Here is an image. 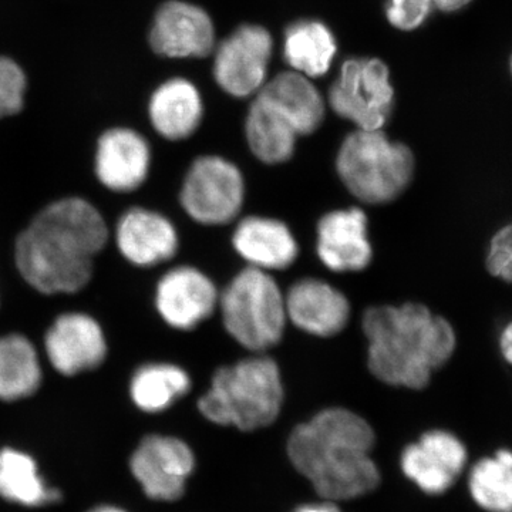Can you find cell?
Wrapping results in <instances>:
<instances>
[{
  "label": "cell",
  "instance_id": "6da1fadb",
  "mask_svg": "<svg viewBox=\"0 0 512 512\" xmlns=\"http://www.w3.org/2000/svg\"><path fill=\"white\" fill-rule=\"evenodd\" d=\"M109 241L100 211L83 198L47 205L16 241L20 275L45 295L79 292L89 284L93 261Z\"/></svg>",
  "mask_w": 512,
  "mask_h": 512
},
{
  "label": "cell",
  "instance_id": "7a4b0ae2",
  "mask_svg": "<svg viewBox=\"0 0 512 512\" xmlns=\"http://www.w3.org/2000/svg\"><path fill=\"white\" fill-rule=\"evenodd\" d=\"M375 433L362 417L328 409L296 427L289 437L293 467L328 501L352 500L375 490L380 474L370 451Z\"/></svg>",
  "mask_w": 512,
  "mask_h": 512
},
{
  "label": "cell",
  "instance_id": "3957f363",
  "mask_svg": "<svg viewBox=\"0 0 512 512\" xmlns=\"http://www.w3.org/2000/svg\"><path fill=\"white\" fill-rule=\"evenodd\" d=\"M367 366L380 382L421 390L456 350L446 319L420 303L375 306L363 316Z\"/></svg>",
  "mask_w": 512,
  "mask_h": 512
},
{
  "label": "cell",
  "instance_id": "277c9868",
  "mask_svg": "<svg viewBox=\"0 0 512 512\" xmlns=\"http://www.w3.org/2000/svg\"><path fill=\"white\" fill-rule=\"evenodd\" d=\"M282 403L281 370L271 357L255 356L221 367L197 406L211 423L254 431L275 423Z\"/></svg>",
  "mask_w": 512,
  "mask_h": 512
},
{
  "label": "cell",
  "instance_id": "5b68a950",
  "mask_svg": "<svg viewBox=\"0 0 512 512\" xmlns=\"http://www.w3.org/2000/svg\"><path fill=\"white\" fill-rule=\"evenodd\" d=\"M412 150L382 130H356L343 141L336 171L350 194L363 204L382 205L399 198L412 183Z\"/></svg>",
  "mask_w": 512,
  "mask_h": 512
},
{
  "label": "cell",
  "instance_id": "8992f818",
  "mask_svg": "<svg viewBox=\"0 0 512 512\" xmlns=\"http://www.w3.org/2000/svg\"><path fill=\"white\" fill-rule=\"evenodd\" d=\"M222 323L239 345L262 353L284 336L285 296L268 272L248 266L220 295Z\"/></svg>",
  "mask_w": 512,
  "mask_h": 512
},
{
  "label": "cell",
  "instance_id": "52a82bcc",
  "mask_svg": "<svg viewBox=\"0 0 512 512\" xmlns=\"http://www.w3.org/2000/svg\"><path fill=\"white\" fill-rule=\"evenodd\" d=\"M197 460L187 441L170 433L144 434L128 458V470L146 498L177 503L187 494Z\"/></svg>",
  "mask_w": 512,
  "mask_h": 512
},
{
  "label": "cell",
  "instance_id": "ba28073f",
  "mask_svg": "<svg viewBox=\"0 0 512 512\" xmlns=\"http://www.w3.org/2000/svg\"><path fill=\"white\" fill-rule=\"evenodd\" d=\"M329 103L357 130H382L392 114L394 90L386 64L379 59H349L330 87Z\"/></svg>",
  "mask_w": 512,
  "mask_h": 512
},
{
  "label": "cell",
  "instance_id": "9c48e42d",
  "mask_svg": "<svg viewBox=\"0 0 512 512\" xmlns=\"http://www.w3.org/2000/svg\"><path fill=\"white\" fill-rule=\"evenodd\" d=\"M245 198L241 170L217 156L197 158L185 175L181 205L192 220L204 225L234 221Z\"/></svg>",
  "mask_w": 512,
  "mask_h": 512
},
{
  "label": "cell",
  "instance_id": "30bf717a",
  "mask_svg": "<svg viewBox=\"0 0 512 512\" xmlns=\"http://www.w3.org/2000/svg\"><path fill=\"white\" fill-rule=\"evenodd\" d=\"M271 33L258 25H244L221 43L215 53L218 86L234 97H248L265 84L271 62Z\"/></svg>",
  "mask_w": 512,
  "mask_h": 512
},
{
  "label": "cell",
  "instance_id": "8fae6325",
  "mask_svg": "<svg viewBox=\"0 0 512 512\" xmlns=\"http://www.w3.org/2000/svg\"><path fill=\"white\" fill-rule=\"evenodd\" d=\"M50 365L64 377H74L101 366L107 356V342L96 319L86 313H64L53 322L45 336Z\"/></svg>",
  "mask_w": 512,
  "mask_h": 512
},
{
  "label": "cell",
  "instance_id": "7c38bea8",
  "mask_svg": "<svg viewBox=\"0 0 512 512\" xmlns=\"http://www.w3.org/2000/svg\"><path fill=\"white\" fill-rule=\"evenodd\" d=\"M218 301L214 282L192 266L171 269L157 285V311L174 329L197 328L214 313Z\"/></svg>",
  "mask_w": 512,
  "mask_h": 512
},
{
  "label": "cell",
  "instance_id": "4fadbf2b",
  "mask_svg": "<svg viewBox=\"0 0 512 512\" xmlns=\"http://www.w3.org/2000/svg\"><path fill=\"white\" fill-rule=\"evenodd\" d=\"M150 45L157 55L205 57L215 46L214 23L204 9L191 3H164L150 32Z\"/></svg>",
  "mask_w": 512,
  "mask_h": 512
},
{
  "label": "cell",
  "instance_id": "5bb4252c",
  "mask_svg": "<svg viewBox=\"0 0 512 512\" xmlns=\"http://www.w3.org/2000/svg\"><path fill=\"white\" fill-rule=\"evenodd\" d=\"M467 451L447 431H429L403 451L402 468L410 480L429 494L447 491L466 467Z\"/></svg>",
  "mask_w": 512,
  "mask_h": 512
},
{
  "label": "cell",
  "instance_id": "9a60e30c",
  "mask_svg": "<svg viewBox=\"0 0 512 512\" xmlns=\"http://www.w3.org/2000/svg\"><path fill=\"white\" fill-rule=\"evenodd\" d=\"M318 255L338 274L360 272L369 266L373 249L367 237V217L360 208L329 212L318 225Z\"/></svg>",
  "mask_w": 512,
  "mask_h": 512
},
{
  "label": "cell",
  "instance_id": "2e32d148",
  "mask_svg": "<svg viewBox=\"0 0 512 512\" xmlns=\"http://www.w3.org/2000/svg\"><path fill=\"white\" fill-rule=\"evenodd\" d=\"M286 315L309 335L330 338L346 328L350 303L339 289L320 279L296 282L285 296Z\"/></svg>",
  "mask_w": 512,
  "mask_h": 512
},
{
  "label": "cell",
  "instance_id": "e0dca14e",
  "mask_svg": "<svg viewBox=\"0 0 512 512\" xmlns=\"http://www.w3.org/2000/svg\"><path fill=\"white\" fill-rule=\"evenodd\" d=\"M151 150L146 138L130 128H113L97 144L96 174L104 187L116 192L137 190L147 180Z\"/></svg>",
  "mask_w": 512,
  "mask_h": 512
},
{
  "label": "cell",
  "instance_id": "ac0fdd59",
  "mask_svg": "<svg viewBox=\"0 0 512 512\" xmlns=\"http://www.w3.org/2000/svg\"><path fill=\"white\" fill-rule=\"evenodd\" d=\"M117 247L130 264L148 268L163 264L177 254L178 234L164 215L146 208H133L120 218Z\"/></svg>",
  "mask_w": 512,
  "mask_h": 512
},
{
  "label": "cell",
  "instance_id": "d6986e66",
  "mask_svg": "<svg viewBox=\"0 0 512 512\" xmlns=\"http://www.w3.org/2000/svg\"><path fill=\"white\" fill-rule=\"evenodd\" d=\"M232 244L249 266L265 272L288 268L299 254L291 229L274 218H245L235 229Z\"/></svg>",
  "mask_w": 512,
  "mask_h": 512
},
{
  "label": "cell",
  "instance_id": "ffe728a7",
  "mask_svg": "<svg viewBox=\"0 0 512 512\" xmlns=\"http://www.w3.org/2000/svg\"><path fill=\"white\" fill-rule=\"evenodd\" d=\"M0 500L22 508H42L62 501V493L47 483L39 463L22 448L0 447Z\"/></svg>",
  "mask_w": 512,
  "mask_h": 512
},
{
  "label": "cell",
  "instance_id": "44dd1931",
  "mask_svg": "<svg viewBox=\"0 0 512 512\" xmlns=\"http://www.w3.org/2000/svg\"><path fill=\"white\" fill-rule=\"evenodd\" d=\"M204 106L197 87L185 79L168 80L154 92L150 119L158 134L171 141L185 140L200 127Z\"/></svg>",
  "mask_w": 512,
  "mask_h": 512
},
{
  "label": "cell",
  "instance_id": "7402d4cb",
  "mask_svg": "<svg viewBox=\"0 0 512 512\" xmlns=\"http://www.w3.org/2000/svg\"><path fill=\"white\" fill-rule=\"evenodd\" d=\"M259 94L284 114L298 136L315 133L325 119V101L309 77L303 74H278Z\"/></svg>",
  "mask_w": 512,
  "mask_h": 512
},
{
  "label": "cell",
  "instance_id": "603a6c76",
  "mask_svg": "<svg viewBox=\"0 0 512 512\" xmlns=\"http://www.w3.org/2000/svg\"><path fill=\"white\" fill-rule=\"evenodd\" d=\"M245 134L254 156L271 165L291 160L299 137L284 114L261 94L249 107Z\"/></svg>",
  "mask_w": 512,
  "mask_h": 512
},
{
  "label": "cell",
  "instance_id": "cb8c5ba5",
  "mask_svg": "<svg viewBox=\"0 0 512 512\" xmlns=\"http://www.w3.org/2000/svg\"><path fill=\"white\" fill-rule=\"evenodd\" d=\"M191 390V379L180 366L150 363L138 367L128 384V400L138 412L158 416Z\"/></svg>",
  "mask_w": 512,
  "mask_h": 512
},
{
  "label": "cell",
  "instance_id": "d4e9b609",
  "mask_svg": "<svg viewBox=\"0 0 512 512\" xmlns=\"http://www.w3.org/2000/svg\"><path fill=\"white\" fill-rule=\"evenodd\" d=\"M43 372L35 346L13 333L0 338V402L32 399L42 389Z\"/></svg>",
  "mask_w": 512,
  "mask_h": 512
},
{
  "label": "cell",
  "instance_id": "484cf974",
  "mask_svg": "<svg viewBox=\"0 0 512 512\" xmlns=\"http://www.w3.org/2000/svg\"><path fill=\"white\" fill-rule=\"evenodd\" d=\"M336 52L332 30L319 20H298L286 29L284 57L293 72L306 77L325 76Z\"/></svg>",
  "mask_w": 512,
  "mask_h": 512
},
{
  "label": "cell",
  "instance_id": "4316f807",
  "mask_svg": "<svg viewBox=\"0 0 512 512\" xmlns=\"http://www.w3.org/2000/svg\"><path fill=\"white\" fill-rule=\"evenodd\" d=\"M474 501L488 512H512V453L498 451L494 458H484L470 474Z\"/></svg>",
  "mask_w": 512,
  "mask_h": 512
},
{
  "label": "cell",
  "instance_id": "83f0119b",
  "mask_svg": "<svg viewBox=\"0 0 512 512\" xmlns=\"http://www.w3.org/2000/svg\"><path fill=\"white\" fill-rule=\"evenodd\" d=\"M26 77L18 64L0 57V119L15 116L23 107Z\"/></svg>",
  "mask_w": 512,
  "mask_h": 512
},
{
  "label": "cell",
  "instance_id": "f1b7e54d",
  "mask_svg": "<svg viewBox=\"0 0 512 512\" xmlns=\"http://www.w3.org/2000/svg\"><path fill=\"white\" fill-rule=\"evenodd\" d=\"M433 6L434 0H389L386 16L394 28L414 30L426 22Z\"/></svg>",
  "mask_w": 512,
  "mask_h": 512
},
{
  "label": "cell",
  "instance_id": "f546056e",
  "mask_svg": "<svg viewBox=\"0 0 512 512\" xmlns=\"http://www.w3.org/2000/svg\"><path fill=\"white\" fill-rule=\"evenodd\" d=\"M487 268L495 278L512 285V224L501 228L491 239Z\"/></svg>",
  "mask_w": 512,
  "mask_h": 512
},
{
  "label": "cell",
  "instance_id": "4dcf8cb0",
  "mask_svg": "<svg viewBox=\"0 0 512 512\" xmlns=\"http://www.w3.org/2000/svg\"><path fill=\"white\" fill-rule=\"evenodd\" d=\"M500 346L505 360L512 365V322L501 335Z\"/></svg>",
  "mask_w": 512,
  "mask_h": 512
},
{
  "label": "cell",
  "instance_id": "1f68e13d",
  "mask_svg": "<svg viewBox=\"0 0 512 512\" xmlns=\"http://www.w3.org/2000/svg\"><path fill=\"white\" fill-rule=\"evenodd\" d=\"M470 2L471 0H434V6L443 12H456Z\"/></svg>",
  "mask_w": 512,
  "mask_h": 512
},
{
  "label": "cell",
  "instance_id": "d6a6232c",
  "mask_svg": "<svg viewBox=\"0 0 512 512\" xmlns=\"http://www.w3.org/2000/svg\"><path fill=\"white\" fill-rule=\"evenodd\" d=\"M295 512H340L336 505L325 503L318 505H305V507L299 508Z\"/></svg>",
  "mask_w": 512,
  "mask_h": 512
},
{
  "label": "cell",
  "instance_id": "836d02e7",
  "mask_svg": "<svg viewBox=\"0 0 512 512\" xmlns=\"http://www.w3.org/2000/svg\"><path fill=\"white\" fill-rule=\"evenodd\" d=\"M86 512H130L126 510V508L120 507V505L116 504H97L94 505V507L90 508V510H87Z\"/></svg>",
  "mask_w": 512,
  "mask_h": 512
}]
</instances>
